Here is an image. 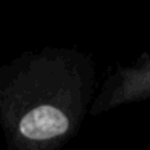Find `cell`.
Returning a JSON list of instances; mask_svg holds the SVG:
<instances>
[{"instance_id":"7a4b0ae2","label":"cell","mask_w":150,"mask_h":150,"mask_svg":"<svg viewBox=\"0 0 150 150\" xmlns=\"http://www.w3.org/2000/svg\"><path fill=\"white\" fill-rule=\"evenodd\" d=\"M150 98V53L118 68L108 76L91 105V115H102L118 107Z\"/></svg>"},{"instance_id":"6da1fadb","label":"cell","mask_w":150,"mask_h":150,"mask_svg":"<svg viewBox=\"0 0 150 150\" xmlns=\"http://www.w3.org/2000/svg\"><path fill=\"white\" fill-rule=\"evenodd\" d=\"M95 68L71 47L23 52L0 66V129L13 150H55L91 111Z\"/></svg>"}]
</instances>
